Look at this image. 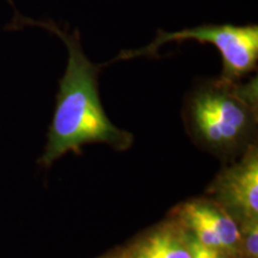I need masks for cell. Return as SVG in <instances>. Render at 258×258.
<instances>
[{
  "label": "cell",
  "instance_id": "cell-1",
  "mask_svg": "<svg viewBox=\"0 0 258 258\" xmlns=\"http://www.w3.org/2000/svg\"><path fill=\"white\" fill-rule=\"evenodd\" d=\"M23 27H40L53 32L63 42L69 53L41 165L50 166L67 152L80 153L86 144H108L117 150L131 147L132 135L112 124L103 109L98 92L101 66L93 64L84 53L79 31L70 34L54 22L35 21L16 10L8 28Z\"/></svg>",
  "mask_w": 258,
  "mask_h": 258
},
{
  "label": "cell",
  "instance_id": "cell-2",
  "mask_svg": "<svg viewBox=\"0 0 258 258\" xmlns=\"http://www.w3.org/2000/svg\"><path fill=\"white\" fill-rule=\"evenodd\" d=\"M237 82L222 77L208 80L189 96L188 114L195 133L215 150H231L239 145L253 124L257 79Z\"/></svg>",
  "mask_w": 258,
  "mask_h": 258
},
{
  "label": "cell",
  "instance_id": "cell-3",
  "mask_svg": "<svg viewBox=\"0 0 258 258\" xmlns=\"http://www.w3.org/2000/svg\"><path fill=\"white\" fill-rule=\"evenodd\" d=\"M195 41L201 44H212L222 59V78L239 80L256 70L258 61V27L256 24H203L178 31L159 29L157 37L141 49L123 50L111 62L129 60L143 55H156L159 48L170 42Z\"/></svg>",
  "mask_w": 258,
  "mask_h": 258
},
{
  "label": "cell",
  "instance_id": "cell-4",
  "mask_svg": "<svg viewBox=\"0 0 258 258\" xmlns=\"http://www.w3.org/2000/svg\"><path fill=\"white\" fill-rule=\"evenodd\" d=\"M175 214L183 228L201 244L227 256L240 254L239 224L220 203L194 200L183 203Z\"/></svg>",
  "mask_w": 258,
  "mask_h": 258
},
{
  "label": "cell",
  "instance_id": "cell-5",
  "mask_svg": "<svg viewBox=\"0 0 258 258\" xmlns=\"http://www.w3.org/2000/svg\"><path fill=\"white\" fill-rule=\"evenodd\" d=\"M211 191L238 224L258 219L257 147L251 145L240 160L224 169Z\"/></svg>",
  "mask_w": 258,
  "mask_h": 258
},
{
  "label": "cell",
  "instance_id": "cell-6",
  "mask_svg": "<svg viewBox=\"0 0 258 258\" xmlns=\"http://www.w3.org/2000/svg\"><path fill=\"white\" fill-rule=\"evenodd\" d=\"M189 233L178 221L167 222L135 244L129 258H190Z\"/></svg>",
  "mask_w": 258,
  "mask_h": 258
},
{
  "label": "cell",
  "instance_id": "cell-7",
  "mask_svg": "<svg viewBox=\"0 0 258 258\" xmlns=\"http://www.w3.org/2000/svg\"><path fill=\"white\" fill-rule=\"evenodd\" d=\"M240 251L245 258H258V219L239 224Z\"/></svg>",
  "mask_w": 258,
  "mask_h": 258
},
{
  "label": "cell",
  "instance_id": "cell-8",
  "mask_svg": "<svg viewBox=\"0 0 258 258\" xmlns=\"http://www.w3.org/2000/svg\"><path fill=\"white\" fill-rule=\"evenodd\" d=\"M189 245H190V254H191V257L190 258H227V254L222 252V251L206 246V245L200 243L199 240H196L190 233H189Z\"/></svg>",
  "mask_w": 258,
  "mask_h": 258
}]
</instances>
